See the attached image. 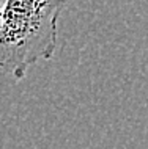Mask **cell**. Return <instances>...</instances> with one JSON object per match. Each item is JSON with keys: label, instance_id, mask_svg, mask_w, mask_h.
I'll return each mask as SVG.
<instances>
[{"label": "cell", "instance_id": "6da1fadb", "mask_svg": "<svg viewBox=\"0 0 148 149\" xmlns=\"http://www.w3.org/2000/svg\"><path fill=\"white\" fill-rule=\"evenodd\" d=\"M73 0H6L0 22V69L22 80L57 49L58 19Z\"/></svg>", "mask_w": 148, "mask_h": 149}, {"label": "cell", "instance_id": "7a4b0ae2", "mask_svg": "<svg viewBox=\"0 0 148 149\" xmlns=\"http://www.w3.org/2000/svg\"><path fill=\"white\" fill-rule=\"evenodd\" d=\"M6 0H0V22H2V14H3V8H5Z\"/></svg>", "mask_w": 148, "mask_h": 149}]
</instances>
